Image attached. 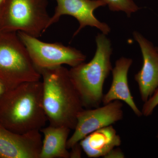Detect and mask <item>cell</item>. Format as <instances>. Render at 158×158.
Here are the masks:
<instances>
[{"instance_id":"1","label":"cell","mask_w":158,"mask_h":158,"mask_svg":"<svg viewBox=\"0 0 158 158\" xmlns=\"http://www.w3.org/2000/svg\"><path fill=\"white\" fill-rule=\"evenodd\" d=\"M47 121L40 80L25 82L8 90L0 99V123L14 132L40 131Z\"/></svg>"},{"instance_id":"2","label":"cell","mask_w":158,"mask_h":158,"mask_svg":"<svg viewBox=\"0 0 158 158\" xmlns=\"http://www.w3.org/2000/svg\"><path fill=\"white\" fill-rule=\"evenodd\" d=\"M38 70L43 79V102L50 125L74 129L84 106L69 70L62 65Z\"/></svg>"},{"instance_id":"3","label":"cell","mask_w":158,"mask_h":158,"mask_svg":"<svg viewBox=\"0 0 158 158\" xmlns=\"http://www.w3.org/2000/svg\"><path fill=\"white\" fill-rule=\"evenodd\" d=\"M96 50L88 62L71 67V79L81 97L84 107L100 106L103 97L105 81L112 72L111 57L113 48L107 35L98 33L95 37Z\"/></svg>"},{"instance_id":"4","label":"cell","mask_w":158,"mask_h":158,"mask_svg":"<svg viewBox=\"0 0 158 158\" xmlns=\"http://www.w3.org/2000/svg\"><path fill=\"white\" fill-rule=\"evenodd\" d=\"M41 78L17 32L0 31V79L7 90Z\"/></svg>"},{"instance_id":"5","label":"cell","mask_w":158,"mask_h":158,"mask_svg":"<svg viewBox=\"0 0 158 158\" xmlns=\"http://www.w3.org/2000/svg\"><path fill=\"white\" fill-rule=\"evenodd\" d=\"M48 5V0H6L0 18V31L40 37L48 28L51 16Z\"/></svg>"},{"instance_id":"6","label":"cell","mask_w":158,"mask_h":158,"mask_svg":"<svg viewBox=\"0 0 158 158\" xmlns=\"http://www.w3.org/2000/svg\"><path fill=\"white\" fill-rule=\"evenodd\" d=\"M17 34L37 69L63 65L73 67L86 59L85 54L75 48L66 46L61 43L43 42L22 32H17Z\"/></svg>"},{"instance_id":"7","label":"cell","mask_w":158,"mask_h":158,"mask_svg":"<svg viewBox=\"0 0 158 158\" xmlns=\"http://www.w3.org/2000/svg\"><path fill=\"white\" fill-rule=\"evenodd\" d=\"M123 104L114 101L103 106L83 109L78 114L74 132L67 141L70 149L90 133L120 121L123 118Z\"/></svg>"},{"instance_id":"8","label":"cell","mask_w":158,"mask_h":158,"mask_svg":"<svg viewBox=\"0 0 158 158\" xmlns=\"http://www.w3.org/2000/svg\"><path fill=\"white\" fill-rule=\"evenodd\" d=\"M57 6L52 16H51L48 28L59 21L63 15H70L75 18L79 23L78 28L75 32L73 37L86 27H95L103 34L107 35L111 28L107 24L100 21L94 12L99 7L106 6L102 0H55Z\"/></svg>"},{"instance_id":"9","label":"cell","mask_w":158,"mask_h":158,"mask_svg":"<svg viewBox=\"0 0 158 158\" xmlns=\"http://www.w3.org/2000/svg\"><path fill=\"white\" fill-rule=\"evenodd\" d=\"M40 132L19 134L0 123V158H39L42 145Z\"/></svg>"},{"instance_id":"10","label":"cell","mask_w":158,"mask_h":158,"mask_svg":"<svg viewBox=\"0 0 158 158\" xmlns=\"http://www.w3.org/2000/svg\"><path fill=\"white\" fill-rule=\"evenodd\" d=\"M133 37L138 43L143 59L141 69L135 75L142 101H147L158 88V49L152 42L138 31Z\"/></svg>"},{"instance_id":"11","label":"cell","mask_w":158,"mask_h":158,"mask_svg":"<svg viewBox=\"0 0 158 158\" xmlns=\"http://www.w3.org/2000/svg\"><path fill=\"white\" fill-rule=\"evenodd\" d=\"M133 62L132 59L125 57H122L116 60L111 72V86L108 92L104 94L102 103L105 105L116 100L123 102L136 116L140 117L143 114L134 100L128 81V74Z\"/></svg>"},{"instance_id":"12","label":"cell","mask_w":158,"mask_h":158,"mask_svg":"<svg viewBox=\"0 0 158 158\" xmlns=\"http://www.w3.org/2000/svg\"><path fill=\"white\" fill-rule=\"evenodd\" d=\"M79 143L89 157L104 158L111 150L121 145V139L113 125H110L90 133Z\"/></svg>"},{"instance_id":"13","label":"cell","mask_w":158,"mask_h":158,"mask_svg":"<svg viewBox=\"0 0 158 158\" xmlns=\"http://www.w3.org/2000/svg\"><path fill=\"white\" fill-rule=\"evenodd\" d=\"M71 130L50 125L40 130L44 135L39 158H69L67 141Z\"/></svg>"},{"instance_id":"14","label":"cell","mask_w":158,"mask_h":158,"mask_svg":"<svg viewBox=\"0 0 158 158\" xmlns=\"http://www.w3.org/2000/svg\"><path fill=\"white\" fill-rule=\"evenodd\" d=\"M112 11H122L130 17L141 8L133 0H102Z\"/></svg>"},{"instance_id":"15","label":"cell","mask_w":158,"mask_h":158,"mask_svg":"<svg viewBox=\"0 0 158 158\" xmlns=\"http://www.w3.org/2000/svg\"><path fill=\"white\" fill-rule=\"evenodd\" d=\"M158 106V88L152 96L144 102L141 112L143 116L148 117L152 115L154 111Z\"/></svg>"},{"instance_id":"16","label":"cell","mask_w":158,"mask_h":158,"mask_svg":"<svg viewBox=\"0 0 158 158\" xmlns=\"http://www.w3.org/2000/svg\"><path fill=\"white\" fill-rule=\"evenodd\" d=\"M105 158H124L125 155L123 152L118 148H115L105 156Z\"/></svg>"},{"instance_id":"17","label":"cell","mask_w":158,"mask_h":158,"mask_svg":"<svg viewBox=\"0 0 158 158\" xmlns=\"http://www.w3.org/2000/svg\"><path fill=\"white\" fill-rule=\"evenodd\" d=\"M71 149L70 153V158H79L81 157L82 148L80 143H78L70 148Z\"/></svg>"},{"instance_id":"18","label":"cell","mask_w":158,"mask_h":158,"mask_svg":"<svg viewBox=\"0 0 158 158\" xmlns=\"http://www.w3.org/2000/svg\"><path fill=\"white\" fill-rule=\"evenodd\" d=\"M7 90H7V88H6L5 84L0 79V99L2 97V96Z\"/></svg>"},{"instance_id":"19","label":"cell","mask_w":158,"mask_h":158,"mask_svg":"<svg viewBox=\"0 0 158 158\" xmlns=\"http://www.w3.org/2000/svg\"><path fill=\"white\" fill-rule=\"evenodd\" d=\"M6 0H0V18H1V15L4 7H5V4H6Z\"/></svg>"},{"instance_id":"20","label":"cell","mask_w":158,"mask_h":158,"mask_svg":"<svg viewBox=\"0 0 158 158\" xmlns=\"http://www.w3.org/2000/svg\"><path fill=\"white\" fill-rule=\"evenodd\" d=\"M156 138H157V139L158 140V132H157V134Z\"/></svg>"},{"instance_id":"21","label":"cell","mask_w":158,"mask_h":158,"mask_svg":"<svg viewBox=\"0 0 158 158\" xmlns=\"http://www.w3.org/2000/svg\"></svg>"}]
</instances>
